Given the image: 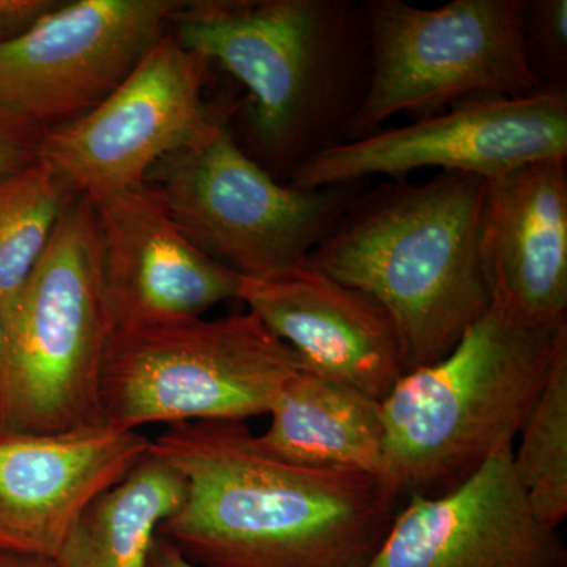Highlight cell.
Listing matches in <instances>:
<instances>
[{
  "mask_svg": "<svg viewBox=\"0 0 567 567\" xmlns=\"http://www.w3.org/2000/svg\"><path fill=\"white\" fill-rule=\"evenodd\" d=\"M270 427L256 435L265 453L308 468L347 470L383 480L382 402L305 365L271 406Z\"/></svg>",
  "mask_w": 567,
  "mask_h": 567,
  "instance_id": "cell-17",
  "label": "cell"
},
{
  "mask_svg": "<svg viewBox=\"0 0 567 567\" xmlns=\"http://www.w3.org/2000/svg\"><path fill=\"white\" fill-rule=\"evenodd\" d=\"M487 178L439 173L353 197L308 262L391 316L405 372L435 363L491 309L481 257Z\"/></svg>",
  "mask_w": 567,
  "mask_h": 567,
  "instance_id": "cell-3",
  "label": "cell"
},
{
  "mask_svg": "<svg viewBox=\"0 0 567 567\" xmlns=\"http://www.w3.org/2000/svg\"><path fill=\"white\" fill-rule=\"evenodd\" d=\"M305 365L251 311L112 334L100 386L103 423L122 431L244 423L268 415Z\"/></svg>",
  "mask_w": 567,
  "mask_h": 567,
  "instance_id": "cell-6",
  "label": "cell"
},
{
  "mask_svg": "<svg viewBox=\"0 0 567 567\" xmlns=\"http://www.w3.org/2000/svg\"><path fill=\"white\" fill-rule=\"evenodd\" d=\"M525 44L543 89L566 91V0H525Z\"/></svg>",
  "mask_w": 567,
  "mask_h": 567,
  "instance_id": "cell-21",
  "label": "cell"
},
{
  "mask_svg": "<svg viewBox=\"0 0 567 567\" xmlns=\"http://www.w3.org/2000/svg\"><path fill=\"white\" fill-rule=\"evenodd\" d=\"M502 447L456 487L409 496L369 567H566L558 529L533 514Z\"/></svg>",
  "mask_w": 567,
  "mask_h": 567,
  "instance_id": "cell-13",
  "label": "cell"
},
{
  "mask_svg": "<svg viewBox=\"0 0 567 567\" xmlns=\"http://www.w3.org/2000/svg\"><path fill=\"white\" fill-rule=\"evenodd\" d=\"M185 498V476L148 453L84 511L52 567H147L159 527Z\"/></svg>",
  "mask_w": 567,
  "mask_h": 567,
  "instance_id": "cell-18",
  "label": "cell"
},
{
  "mask_svg": "<svg viewBox=\"0 0 567 567\" xmlns=\"http://www.w3.org/2000/svg\"><path fill=\"white\" fill-rule=\"evenodd\" d=\"M89 203L112 334L203 319L238 298L241 276L196 248L147 183Z\"/></svg>",
  "mask_w": 567,
  "mask_h": 567,
  "instance_id": "cell-12",
  "label": "cell"
},
{
  "mask_svg": "<svg viewBox=\"0 0 567 567\" xmlns=\"http://www.w3.org/2000/svg\"><path fill=\"white\" fill-rule=\"evenodd\" d=\"M59 3L55 0H0V44L20 39Z\"/></svg>",
  "mask_w": 567,
  "mask_h": 567,
  "instance_id": "cell-23",
  "label": "cell"
},
{
  "mask_svg": "<svg viewBox=\"0 0 567 567\" xmlns=\"http://www.w3.org/2000/svg\"><path fill=\"white\" fill-rule=\"evenodd\" d=\"M513 468L539 522L558 529L567 517V346L559 350L527 420Z\"/></svg>",
  "mask_w": 567,
  "mask_h": 567,
  "instance_id": "cell-20",
  "label": "cell"
},
{
  "mask_svg": "<svg viewBox=\"0 0 567 567\" xmlns=\"http://www.w3.org/2000/svg\"><path fill=\"white\" fill-rule=\"evenodd\" d=\"M565 346L567 324L529 327L491 306L450 353L405 372L383 399V480L399 496L440 495L514 445Z\"/></svg>",
  "mask_w": 567,
  "mask_h": 567,
  "instance_id": "cell-4",
  "label": "cell"
},
{
  "mask_svg": "<svg viewBox=\"0 0 567 567\" xmlns=\"http://www.w3.org/2000/svg\"><path fill=\"white\" fill-rule=\"evenodd\" d=\"M47 128L0 110V181L39 162Z\"/></svg>",
  "mask_w": 567,
  "mask_h": 567,
  "instance_id": "cell-22",
  "label": "cell"
},
{
  "mask_svg": "<svg viewBox=\"0 0 567 567\" xmlns=\"http://www.w3.org/2000/svg\"><path fill=\"white\" fill-rule=\"evenodd\" d=\"M238 300L311 371L333 382L382 402L405 374L386 309L308 260L262 278L241 276Z\"/></svg>",
  "mask_w": 567,
  "mask_h": 567,
  "instance_id": "cell-15",
  "label": "cell"
},
{
  "mask_svg": "<svg viewBox=\"0 0 567 567\" xmlns=\"http://www.w3.org/2000/svg\"><path fill=\"white\" fill-rule=\"evenodd\" d=\"M151 454L186 480L158 533L203 567H369L401 498L379 476L270 456L244 423L169 425Z\"/></svg>",
  "mask_w": 567,
  "mask_h": 567,
  "instance_id": "cell-1",
  "label": "cell"
},
{
  "mask_svg": "<svg viewBox=\"0 0 567 567\" xmlns=\"http://www.w3.org/2000/svg\"><path fill=\"white\" fill-rule=\"evenodd\" d=\"M0 431L59 434L103 423L111 322L92 205L76 197L14 303L3 312Z\"/></svg>",
  "mask_w": 567,
  "mask_h": 567,
  "instance_id": "cell-5",
  "label": "cell"
},
{
  "mask_svg": "<svg viewBox=\"0 0 567 567\" xmlns=\"http://www.w3.org/2000/svg\"><path fill=\"white\" fill-rule=\"evenodd\" d=\"M567 158L488 181L481 257L492 308L536 328L567 324Z\"/></svg>",
  "mask_w": 567,
  "mask_h": 567,
  "instance_id": "cell-16",
  "label": "cell"
},
{
  "mask_svg": "<svg viewBox=\"0 0 567 567\" xmlns=\"http://www.w3.org/2000/svg\"><path fill=\"white\" fill-rule=\"evenodd\" d=\"M171 22L185 50L245 85L256 162L278 181L347 141L369 81L361 3L205 0L183 2Z\"/></svg>",
  "mask_w": 567,
  "mask_h": 567,
  "instance_id": "cell-2",
  "label": "cell"
},
{
  "mask_svg": "<svg viewBox=\"0 0 567 567\" xmlns=\"http://www.w3.org/2000/svg\"><path fill=\"white\" fill-rule=\"evenodd\" d=\"M76 194L50 164L33 163L0 181V312L31 278Z\"/></svg>",
  "mask_w": 567,
  "mask_h": 567,
  "instance_id": "cell-19",
  "label": "cell"
},
{
  "mask_svg": "<svg viewBox=\"0 0 567 567\" xmlns=\"http://www.w3.org/2000/svg\"><path fill=\"white\" fill-rule=\"evenodd\" d=\"M369 81L347 141L398 114L424 118L473 96L543 89L525 44V0H453L421 9L364 0Z\"/></svg>",
  "mask_w": 567,
  "mask_h": 567,
  "instance_id": "cell-7",
  "label": "cell"
},
{
  "mask_svg": "<svg viewBox=\"0 0 567 567\" xmlns=\"http://www.w3.org/2000/svg\"><path fill=\"white\" fill-rule=\"evenodd\" d=\"M147 567H203L185 557L181 548L171 543L163 535L156 536L153 543L151 555H148Z\"/></svg>",
  "mask_w": 567,
  "mask_h": 567,
  "instance_id": "cell-24",
  "label": "cell"
},
{
  "mask_svg": "<svg viewBox=\"0 0 567 567\" xmlns=\"http://www.w3.org/2000/svg\"><path fill=\"white\" fill-rule=\"evenodd\" d=\"M567 158V91L473 96L431 117L341 142L306 159L290 175L301 189L401 181L420 169L502 177L517 167Z\"/></svg>",
  "mask_w": 567,
  "mask_h": 567,
  "instance_id": "cell-9",
  "label": "cell"
},
{
  "mask_svg": "<svg viewBox=\"0 0 567 567\" xmlns=\"http://www.w3.org/2000/svg\"><path fill=\"white\" fill-rule=\"evenodd\" d=\"M182 3H59L20 39L0 44V110L43 128L93 110L158 43Z\"/></svg>",
  "mask_w": 567,
  "mask_h": 567,
  "instance_id": "cell-11",
  "label": "cell"
},
{
  "mask_svg": "<svg viewBox=\"0 0 567 567\" xmlns=\"http://www.w3.org/2000/svg\"><path fill=\"white\" fill-rule=\"evenodd\" d=\"M145 183L196 248L244 278L305 262L361 188L301 189L282 183L219 118L156 164Z\"/></svg>",
  "mask_w": 567,
  "mask_h": 567,
  "instance_id": "cell-8",
  "label": "cell"
},
{
  "mask_svg": "<svg viewBox=\"0 0 567 567\" xmlns=\"http://www.w3.org/2000/svg\"><path fill=\"white\" fill-rule=\"evenodd\" d=\"M0 567H52V563L47 561V559L2 554L0 551Z\"/></svg>",
  "mask_w": 567,
  "mask_h": 567,
  "instance_id": "cell-25",
  "label": "cell"
},
{
  "mask_svg": "<svg viewBox=\"0 0 567 567\" xmlns=\"http://www.w3.org/2000/svg\"><path fill=\"white\" fill-rule=\"evenodd\" d=\"M210 65L164 33L102 103L47 128L39 159L87 200L145 185L156 164L218 118L203 103Z\"/></svg>",
  "mask_w": 567,
  "mask_h": 567,
  "instance_id": "cell-10",
  "label": "cell"
},
{
  "mask_svg": "<svg viewBox=\"0 0 567 567\" xmlns=\"http://www.w3.org/2000/svg\"><path fill=\"white\" fill-rule=\"evenodd\" d=\"M6 322H3V316L0 312V412H2L3 372H6Z\"/></svg>",
  "mask_w": 567,
  "mask_h": 567,
  "instance_id": "cell-26",
  "label": "cell"
},
{
  "mask_svg": "<svg viewBox=\"0 0 567 567\" xmlns=\"http://www.w3.org/2000/svg\"><path fill=\"white\" fill-rule=\"evenodd\" d=\"M140 431H0V551L52 561L84 511L151 453Z\"/></svg>",
  "mask_w": 567,
  "mask_h": 567,
  "instance_id": "cell-14",
  "label": "cell"
}]
</instances>
